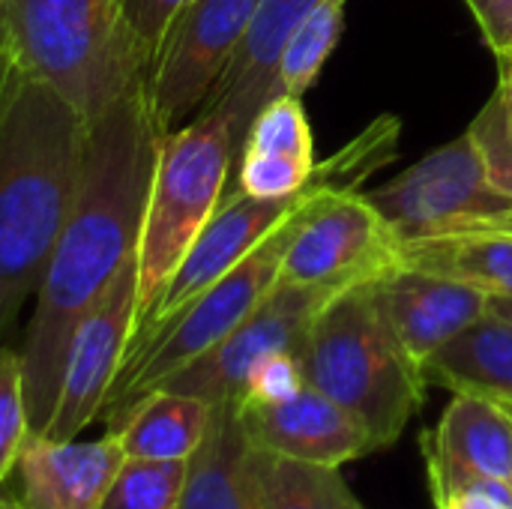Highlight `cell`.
Instances as JSON below:
<instances>
[{
	"mask_svg": "<svg viewBox=\"0 0 512 509\" xmlns=\"http://www.w3.org/2000/svg\"><path fill=\"white\" fill-rule=\"evenodd\" d=\"M159 129L147 78H135L87 129L84 168L72 213L48 258L18 348L30 432L51 420L72 336L123 261L138 252Z\"/></svg>",
	"mask_w": 512,
	"mask_h": 509,
	"instance_id": "1",
	"label": "cell"
},
{
	"mask_svg": "<svg viewBox=\"0 0 512 509\" xmlns=\"http://www.w3.org/2000/svg\"><path fill=\"white\" fill-rule=\"evenodd\" d=\"M87 129L48 84L12 63L0 105V339L36 300L78 195Z\"/></svg>",
	"mask_w": 512,
	"mask_h": 509,
	"instance_id": "2",
	"label": "cell"
},
{
	"mask_svg": "<svg viewBox=\"0 0 512 509\" xmlns=\"http://www.w3.org/2000/svg\"><path fill=\"white\" fill-rule=\"evenodd\" d=\"M363 150L366 147L360 138L345 153H339L324 168H318V183H315L312 195L276 231H270L237 267H231L207 291H201L195 300H189L174 318L162 321L159 327H153L147 336H141L129 348V354L117 372V381L108 393V402L102 408V414L108 420L105 432H114L138 399L159 390L171 375H177L180 369L195 363L201 354L216 348L231 330H237L252 315V309L273 291L279 270H282L285 249H288L300 219L306 216L309 204L318 198V192L333 180L354 186L363 174H369L366 165L357 162L363 156Z\"/></svg>",
	"mask_w": 512,
	"mask_h": 509,
	"instance_id": "3",
	"label": "cell"
},
{
	"mask_svg": "<svg viewBox=\"0 0 512 509\" xmlns=\"http://www.w3.org/2000/svg\"><path fill=\"white\" fill-rule=\"evenodd\" d=\"M375 282L345 288L321 306L300 363L306 384L342 405L378 453L402 438L423 405L426 384L384 321Z\"/></svg>",
	"mask_w": 512,
	"mask_h": 509,
	"instance_id": "4",
	"label": "cell"
},
{
	"mask_svg": "<svg viewBox=\"0 0 512 509\" xmlns=\"http://www.w3.org/2000/svg\"><path fill=\"white\" fill-rule=\"evenodd\" d=\"M0 39L87 126L147 75L123 0H0Z\"/></svg>",
	"mask_w": 512,
	"mask_h": 509,
	"instance_id": "5",
	"label": "cell"
},
{
	"mask_svg": "<svg viewBox=\"0 0 512 509\" xmlns=\"http://www.w3.org/2000/svg\"><path fill=\"white\" fill-rule=\"evenodd\" d=\"M234 162L231 129L219 114H198L183 129L159 138L138 237L135 330L147 321L183 255L222 204Z\"/></svg>",
	"mask_w": 512,
	"mask_h": 509,
	"instance_id": "6",
	"label": "cell"
},
{
	"mask_svg": "<svg viewBox=\"0 0 512 509\" xmlns=\"http://www.w3.org/2000/svg\"><path fill=\"white\" fill-rule=\"evenodd\" d=\"M405 243L512 231V195L501 189L465 132L369 192Z\"/></svg>",
	"mask_w": 512,
	"mask_h": 509,
	"instance_id": "7",
	"label": "cell"
},
{
	"mask_svg": "<svg viewBox=\"0 0 512 509\" xmlns=\"http://www.w3.org/2000/svg\"><path fill=\"white\" fill-rule=\"evenodd\" d=\"M405 267V240L348 183H327L300 219L276 282L351 288Z\"/></svg>",
	"mask_w": 512,
	"mask_h": 509,
	"instance_id": "8",
	"label": "cell"
},
{
	"mask_svg": "<svg viewBox=\"0 0 512 509\" xmlns=\"http://www.w3.org/2000/svg\"><path fill=\"white\" fill-rule=\"evenodd\" d=\"M255 6L258 0H189L180 9L144 75L159 135L177 132L201 114L243 42Z\"/></svg>",
	"mask_w": 512,
	"mask_h": 509,
	"instance_id": "9",
	"label": "cell"
},
{
	"mask_svg": "<svg viewBox=\"0 0 512 509\" xmlns=\"http://www.w3.org/2000/svg\"><path fill=\"white\" fill-rule=\"evenodd\" d=\"M138 318V252H132L81 318L66 351L57 402L42 438L72 441L105 408Z\"/></svg>",
	"mask_w": 512,
	"mask_h": 509,
	"instance_id": "10",
	"label": "cell"
},
{
	"mask_svg": "<svg viewBox=\"0 0 512 509\" xmlns=\"http://www.w3.org/2000/svg\"><path fill=\"white\" fill-rule=\"evenodd\" d=\"M333 294H339V288L276 282L273 291L252 309V315L237 330H231L216 348L201 354L195 363L171 375L159 390L198 396L210 405L240 402L243 387L261 360L279 351L303 348L312 318Z\"/></svg>",
	"mask_w": 512,
	"mask_h": 509,
	"instance_id": "11",
	"label": "cell"
},
{
	"mask_svg": "<svg viewBox=\"0 0 512 509\" xmlns=\"http://www.w3.org/2000/svg\"><path fill=\"white\" fill-rule=\"evenodd\" d=\"M315 183H318V165H315V174H312L309 186L300 189L297 195H288V198H252V195L234 192V195L222 198L216 213L207 219V225L201 228V234L195 237V243L183 255L174 276L168 279V285H165L162 297L156 300L153 312L135 330L129 348L141 336H147L153 327L174 318L189 300H195L201 291H207L231 267H237L270 231H276L312 195Z\"/></svg>",
	"mask_w": 512,
	"mask_h": 509,
	"instance_id": "12",
	"label": "cell"
},
{
	"mask_svg": "<svg viewBox=\"0 0 512 509\" xmlns=\"http://www.w3.org/2000/svg\"><path fill=\"white\" fill-rule=\"evenodd\" d=\"M375 297L396 342L417 369L489 312V291L480 285L408 264L378 279Z\"/></svg>",
	"mask_w": 512,
	"mask_h": 509,
	"instance_id": "13",
	"label": "cell"
},
{
	"mask_svg": "<svg viewBox=\"0 0 512 509\" xmlns=\"http://www.w3.org/2000/svg\"><path fill=\"white\" fill-rule=\"evenodd\" d=\"M240 417L255 447L288 459L342 468L375 453L366 429L312 384L282 402L240 405Z\"/></svg>",
	"mask_w": 512,
	"mask_h": 509,
	"instance_id": "14",
	"label": "cell"
},
{
	"mask_svg": "<svg viewBox=\"0 0 512 509\" xmlns=\"http://www.w3.org/2000/svg\"><path fill=\"white\" fill-rule=\"evenodd\" d=\"M420 444L432 501L474 477L512 483V414L495 399L453 393L441 420Z\"/></svg>",
	"mask_w": 512,
	"mask_h": 509,
	"instance_id": "15",
	"label": "cell"
},
{
	"mask_svg": "<svg viewBox=\"0 0 512 509\" xmlns=\"http://www.w3.org/2000/svg\"><path fill=\"white\" fill-rule=\"evenodd\" d=\"M318 3L321 0H258L237 54L231 57L228 69L201 108V114H219L228 123L237 156L255 114L264 102L273 99L279 57L291 33Z\"/></svg>",
	"mask_w": 512,
	"mask_h": 509,
	"instance_id": "16",
	"label": "cell"
},
{
	"mask_svg": "<svg viewBox=\"0 0 512 509\" xmlns=\"http://www.w3.org/2000/svg\"><path fill=\"white\" fill-rule=\"evenodd\" d=\"M123 459L114 432L96 441H48L30 432L15 465L18 504L21 509H99Z\"/></svg>",
	"mask_w": 512,
	"mask_h": 509,
	"instance_id": "17",
	"label": "cell"
},
{
	"mask_svg": "<svg viewBox=\"0 0 512 509\" xmlns=\"http://www.w3.org/2000/svg\"><path fill=\"white\" fill-rule=\"evenodd\" d=\"M249 453L252 441L246 435L240 405H213L207 432L186 459L177 509H258Z\"/></svg>",
	"mask_w": 512,
	"mask_h": 509,
	"instance_id": "18",
	"label": "cell"
},
{
	"mask_svg": "<svg viewBox=\"0 0 512 509\" xmlns=\"http://www.w3.org/2000/svg\"><path fill=\"white\" fill-rule=\"evenodd\" d=\"M426 387L512 405V324L486 312L420 366Z\"/></svg>",
	"mask_w": 512,
	"mask_h": 509,
	"instance_id": "19",
	"label": "cell"
},
{
	"mask_svg": "<svg viewBox=\"0 0 512 509\" xmlns=\"http://www.w3.org/2000/svg\"><path fill=\"white\" fill-rule=\"evenodd\" d=\"M213 405L174 393V390H153L132 405L123 423L114 429L123 456L129 459H189L201 444Z\"/></svg>",
	"mask_w": 512,
	"mask_h": 509,
	"instance_id": "20",
	"label": "cell"
},
{
	"mask_svg": "<svg viewBox=\"0 0 512 509\" xmlns=\"http://www.w3.org/2000/svg\"><path fill=\"white\" fill-rule=\"evenodd\" d=\"M249 468L258 509H363L339 468L288 459L255 444Z\"/></svg>",
	"mask_w": 512,
	"mask_h": 509,
	"instance_id": "21",
	"label": "cell"
},
{
	"mask_svg": "<svg viewBox=\"0 0 512 509\" xmlns=\"http://www.w3.org/2000/svg\"><path fill=\"white\" fill-rule=\"evenodd\" d=\"M405 264L474 282L489 294L512 297V231L414 240L405 243Z\"/></svg>",
	"mask_w": 512,
	"mask_h": 509,
	"instance_id": "22",
	"label": "cell"
},
{
	"mask_svg": "<svg viewBox=\"0 0 512 509\" xmlns=\"http://www.w3.org/2000/svg\"><path fill=\"white\" fill-rule=\"evenodd\" d=\"M345 6L348 0H321L306 21L291 33L279 69H276V87L273 96L288 93L303 99V93L318 81L324 63L339 45V36L345 30Z\"/></svg>",
	"mask_w": 512,
	"mask_h": 509,
	"instance_id": "23",
	"label": "cell"
},
{
	"mask_svg": "<svg viewBox=\"0 0 512 509\" xmlns=\"http://www.w3.org/2000/svg\"><path fill=\"white\" fill-rule=\"evenodd\" d=\"M186 480L183 459H123L99 509H177Z\"/></svg>",
	"mask_w": 512,
	"mask_h": 509,
	"instance_id": "24",
	"label": "cell"
},
{
	"mask_svg": "<svg viewBox=\"0 0 512 509\" xmlns=\"http://www.w3.org/2000/svg\"><path fill=\"white\" fill-rule=\"evenodd\" d=\"M243 150H267V153L315 162V141H312L303 99L279 93L270 102H264L246 132Z\"/></svg>",
	"mask_w": 512,
	"mask_h": 509,
	"instance_id": "25",
	"label": "cell"
},
{
	"mask_svg": "<svg viewBox=\"0 0 512 509\" xmlns=\"http://www.w3.org/2000/svg\"><path fill=\"white\" fill-rule=\"evenodd\" d=\"M315 162H303L267 150H243L237 156V192L252 198H288L309 186Z\"/></svg>",
	"mask_w": 512,
	"mask_h": 509,
	"instance_id": "26",
	"label": "cell"
},
{
	"mask_svg": "<svg viewBox=\"0 0 512 509\" xmlns=\"http://www.w3.org/2000/svg\"><path fill=\"white\" fill-rule=\"evenodd\" d=\"M30 435V414L24 399V375L18 351L0 348V483L15 471L24 438Z\"/></svg>",
	"mask_w": 512,
	"mask_h": 509,
	"instance_id": "27",
	"label": "cell"
},
{
	"mask_svg": "<svg viewBox=\"0 0 512 509\" xmlns=\"http://www.w3.org/2000/svg\"><path fill=\"white\" fill-rule=\"evenodd\" d=\"M468 135L474 138L489 177L512 195V126L498 96L483 105V111L468 126Z\"/></svg>",
	"mask_w": 512,
	"mask_h": 509,
	"instance_id": "28",
	"label": "cell"
},
{
	"mask_svg": "<svg viewBox=\"0 0 512 509\" xmlns=\"http://www.w3.org/2000/svg\"><path fill=\"white\" fill-rule=\"evenodd\" d=\"M303 387H306V375H303L300 351H279V354H270L267 360H261L252 369L237 405L282 402V399L294 396Z\"/></svg>",
	"mask_w": 512,
	"mask_h": 509,
	"instance_id": "29",
	"label": "cell"
},
{
	"mask_svg": "<svg viewBox=\"0 0 512 509\" xmlns=\"http://www.w3.org/2000/svg\"><path fill=\"white\" fill-rule=\"evenodd\" d=\"M186 3L189 0H123V15H126L129 33L138 45V54L147 72L162 48L168 27L174 24V18L180 15Z\"/></svg>",
	"mask_w": 512,
	"mask_h": 509,
	"instance_id": "30",
	"label": "cell"
},
{
	"mask_svg": "<svg viewBox=\"0 0 512 509\" xmlns=\"http://www.w3.org/2000/svg\"><path fill=\"white\" fill-rule=\"evenodd\" d=\"M435 509H512V483L495 477H474L453 486Z\"/></svg>",
	"mask_w": 512,
	"mask_h": 509,
	"instance_id": "31",
	"label": "cell"
},
{
	"mask_svg": "<svg viewBox=\"0 0 512 509\" xmlns=\"http://www.w3.org/2000/svg\"><path fill=\"white\" fill-rule=\"evenodd\" d=\"M492 54L512 51V0H465Z\"/></svg>",
	"mask_w": 512,
	"mask_h": 509,
	"instance_id": "32",
	"label": "cell"
},
{
	"mask_svg": "<svg viewBox=\"0 0 512 509\" xmlns=\"http://www.w3.org/2000/svg\"><path fill=\"white\" fill-rule=\"evenodd\" d=\"M495 60H498V90H495V96H498V102H501V108H504V114H507L512 126V51L495 54Z\"/></svg>",
	"mask_w": 512,
	"mask_h": 509,
	"instance_id": "33",
	"label": "cell"
},
{
	"mask_svg": "<svg viewBox=\"0 0 512 509\" xmlns=\"http://www.w3.org/2000/svg\"><path fill=\"white\" fill-rule=\"evenodd\" d=\"M489 312L512 324V297H504V294H489Z\"/></svg>",
	"mask_w": 512,
	"mask_h": 509,
	"instance_id": "34",
	"label": "cell"
},
{
	"mask_svg": "<svg viewBox=\"0 0 512 509\" xmlns=\"http://www.w3.org/2000/svg\"><path fill=\"white\" fill-rule=\"evenodd\" d=\"M9 72H12V54H9L6 42L0 39V105H3V93L9 84Z\"/></svg>",
	"mask_w": 512,
	"mask_h": 509,
	"instance_id": "35",
	"label": "cell"
},
{
	"mask_svg": "<svg viewBox=\"0 0 512 509\" xmlns=\"http://www.w3.org/2000/svg\"><path fill=\"white\" fill-rule=\"evenodd\" d=\"M0 509H21V504H18V498H9L0 492Z\"/></svg>",
	"mask_w": 512,
	"mask_h": 509,
	"instance_id": "36",
	"label": "cell"
}]
</instances>
